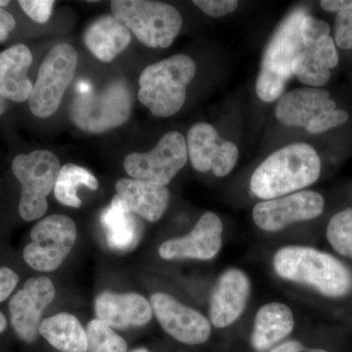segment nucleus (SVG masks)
Instances as JSON below:
<instances>
[{"instance_id":"6e6552de","label":"nucleus","mask_w":352,"mask_h":352,"mask_svg":"<svg viewBox=\"0 0 352 352\" xmlns=\"http://www.w3.org/2000/svg\"><path fill=\"white\" fill-rule=\"evenodd\" d=\"M78 53L68 43H60L44 58L34 82L29 107L36 117L46 119L60 107L67 88L75 76Z\"/></svg>"},{"instance_id":"f257e3e1","label":"nucleus","mask_w":352,"mask_h":352,"mask_svg":"<svg viewBox=\"0 0 352 352\" xmlns=\"http://www.w3.org/2000/svg\"><path fill=\"white\" fill-rule=\"evenodd\" d=\"M321 173V160L312 146L295 143L281 148L259 164L251 178L252 193L272 200L310 186Z\"/></svg>"},{"instance_id":"4c0bfd02","label":"nucleus","mask_w":352,"mask_h":352,"mask_svg":"<svg viewBox=\"0 0 352 352\" xmlns=\"http://www.w3.org/2000/svg\"><path fill=\"white\" fill-rule=\"evenodd\" d=\"M9 3H10V2L6 1V0H0V7H1V8L8 6Z\"/></svg>"},{"instance_id":"c85d7f7f","label":"nucleus","mask_w":352,"mask_h":352,"mask_svg":"<svg viewBox=\"0 0 352 352\" xmlns=\"http://www.w3.org/2000/svg\"><path fill=\"white\" fill-rule=\"evenodd\" d=\"M335 43L342 50H352V10L339 13L336 17Z\"/></svg>"},{"instance_id":"bb28decb","label":"nucleus","mask_w":352,"mask_h":352,"mask_svg":"<svg viewBox=\"0 0 352 352\" xmlns=\"http://www.w3.org/2000/svg\"><path fill=\"white\" fill-rule=\"evenodd\" d=\"M327 239L338 254L352 258V208L333 215L328 224Z\"/></svg>"},{"instance_id":"20e7f679","label":"nucleus","mask_w":352,"mask_h":352,"mask_svg":"<svg viewBox=\"0 0 352 352\" xmlns=\"http://www.w3.org/2000/svg\"><path fill=\"white\" fill-rule=\"evenodd\" d=\"M195 75V62L184 54L150 65L139 78V101L156 117H170L184 105L187 87Z\"/></svg>"},{"instance_id":"2eb2a0df","label":"nucleus","mask_w":352,"mask_h":352,"mask_svg":"<svg viewBox=\"0 0 352 352\" xmlns=\"http://www.w3.org/2000/svg\"><path fill=\"white\" fill-rule=\"evenodd\" d=\"M337 109L327 90L316 87L298 88L282 95L275 108L276 119L287 126L303 127L311 131L317 120Z\"/></svg>"},{"instance_id":"0eeeda50","label":"nucleus","mask_w":352,"mask_h":352,"mask_svg":"<svg viewBox=\"0 0 352 352\" xmlns=\"http://www.w3.org/2000/svg\"><path fill=\"white\" fill-rule=\"evenodd\" d=\"M60 170L59 159L48 150L14 157L12 171L21 184L19 214L25 221H34L45 214L46 198L55 188Z\"/></svg>"},{"instance_id":"7c9ffc66","label":"nucleus","mask_w":352,"mask_h":352,"mask_svg":"<svg viewBox=\"0 0 352 352\" xmlns=\"http://www.w3.org/2000/svg\"><path fill=\"white\" fill-rule=\"evenodd\" d=\"M19 282L15 271L8 267H0V302L6 300Z\"/></svg>"},{"instance_id":"58836bf2","label":"nucleus","mask_w":352,"mask_h":352,"mask_svg":"<svg viewBox=\"0 0 352 352\" xmlns=\"http://www.w3.org/2000/svg\"><path fill=\"white\" fill-rule=\"evenodd\" d=\"M131 352H149L147 351V349H134L133 351H131Z\"/></svg>"},{"instance_id":"c9c22d12","label":"nucleus","mask_w":352,"mask_h":352,"mask_svg":"<svg viewBox=\"0 0 352 352\" xmlns=\"http://www.w3.org/2000/svg\"><path fill=\"white\" fill-rule=\"evenodd\" d=\"M7 109V103L3 97L0 96V116L6 113Z\"/></svg>"},{"instance_id":"f8f14e48","label":"nucleus","mask_w":352,"mask_h":352,"mask_svg":"<svg viewBox=\"0 0 352 352\" xmlns=\"http://www.w3.org/2000/svg\"><path fill=\"white\" fill-rule=\"evenodd\" d=\"M186 144L193 168L200 173L212 170L217 177L229 175L239 157L237 146L222 138L207 122H199L190 129Z\"/></svg>"},{"instance_id":"5701e85b","label":"nucleus","mask_w":352,"mask_h":352,"mask_svg":"<svg viewBox=\"0 0 352 352\" xmlns=\"http://www.w3.org/2000/svg\"><path fill=\"white\" fill-rule=\"evenodd\" d=\"M295 326L292 310L283 303L263 305L256 314L252 346L263 352L288 337Z\"/></svg>"},{"instance_id":"f704fd0d","label":"nucleus","mask_w":352,"mask_h":352,"mask_svg":"<svg viewBox=\"0 0 352 352\" xmlns=\"http://www.w3.org/2000/svg\"><path fill=\"white\" fill-rule=\"evenodd\" d=\"M7 325V322L6 319V316H4L3 314L0 311V333L3 332L6 330Z\"/></svg>"},{"instance_id":"72a5a7b5","label":"nucleus","mask_w":352,"mask_h":352,"mask_svg":"<svg viewBox=\"0 0 352 352\" xmlns=\"http://www.w3.org/2000/svg\"><path fill=\"white\" fill-rule=\"evenodd\" d=\"M305 347L298 340H288L271 349L270 352H302Z\"/></svg>"},{"instance_id":"39448f33","label":"nucleus","mask_w":352,"mask_h":352,"mask_svg":"<svg viewBox=\"0 0 352 352\" xmlns=\"http://www.w3.org/2000/svg\"><path fill=\"white\" fill-rule=\"evenodd\" d=\"M111 9L113 17L147 47H170L182 30V15L175 7L164 2L113 0Z\"/></svg>"},{"instance_id":"2f4dec72","label":"nucleus","mask_w":352,"mask_h":352,"mask_svg":"<svg viewBox=\"0 0 352 352\" xmlns=\"http://www.w3.org/2000/svg\"><path fill=\"white\" fill-rule=\"evenodd\" d=\"M15 27L16 20L12 14L0 7V43L7 41Z\"/></svg>"},{"instance_id":"cd10ccee","label":"nucleus","mask_w":352,"mask_h":352,"mask_svg":"<svg viewBox=\"0 0 352 352\" xmlns=\"http://www.w3.org/2000/svg\"><path fill=\"white\" fill-rule=\"evenodd\" d=\"M18 3L32 20L39 24H44L50 20L54 7L52 0H21Z\"/></svg>"},{"instance_id":"9b49d317","label":"nucleus","mask_w":352,"mask_h":352,"mask_svg":"<svg viewBox=\"0 0 352 352\" xmlns=\"http://www.w3.org/2000/svg\"><path fill=\"white\" fill-rule=\"evenodd\" d=\"M325 201L314 191L259 201L252 210L254 223L268 232L281 230L295 222L316 219L323 214Z\"/></svg>"},{"instance_id":"a211bd4d","label":"nucleus","mask_w":352,"mask_h":352,"mask_svg":"<svg viewBox=\"0 0 352 352\" xmlns=\"http://www.w3.org/2000/svg\"><path fill=\"white\" fill-rule=\"evenodd\" d=\"M94 307L99 320L120 330L144 326L153 316L151 303L136 293L104 292L97 296Z\"/></svg>"},{"instance_id":"e433bc0d","label":"nucleus","mask_w":352,"mask_h":352,"mask_svg":"<svg viewBox=\"0 0 352 352\" xmlns=\"http://www.w3.org/2000/svg\"><path fill=\"white\" fill-rule=\"evenodd\" d=\"M302 352H328L321 349H305Z\"/></svg>"},{"instance_id":"9d476101","label":"nucleus","mask_w":352,"mask_h":352,"mask_svg":"<svg viewBox=\"0 0 352 352\" xmlns=\"http://www.w3.org/2000/svg\"><path fill=\"white\" fill-rule=\"evenodd\" d=\"M188 160L186 140L182 133L164 134L154 149L147 153H131L124 159L127 175L134 179L168 185Z\"/></svg>"},{"instance_id":"393cba45","label":"nucleus","mask_w":352,"mask_h":352,"mask_svg":"<svg viewBox=\"0 0 352 352\" xmlns=\"http://www.w3.org/2000/svg\"><path fill=\"white\" fill-rule=\"evenodd\" d=\"M80 186L97 190L99 182L87 168L75 164H65L60 170L55 184L54 194L57 201L68 207L80 208L82 206V201L78 197Z\"/></svg>"},{"instance_id":"412c9836","label":"nucleus","mask_w":352,"mask_h":352,"mask_svg":"<svg viewBox=\"0 0 352 352\" xmlns=\"http://www.w3.org/2000/svg\"><path fill=\"white\" fill-rule=\"evenodd\" d=\"M101 224L105 231L108 245L118 252H129L140 242L142 222L138 214L126 207L119 196L102 212Z\"/></svg>"},{"instance_id":"b1692460","label":"nucleus","mask_w":352,"mask_h":352,"mask_svg":"<svg viewBox=\"0 0 352 352\" xmlns=\"http://www.w3.org/2000/svg\"><path fill=\"white\" fill-rule=\"evenodd\" d=\"M39 335L61 352H87V336L74 315L62 312L41 321Z\"/></svg>"},{"instance_id":"473e14b6","label":"nucleus","mask_w":352,"mask_h":352,"mask_svg":"<svg viewBox=\"0 0 352 352\" xmlns=\"http://www.w3.org/2000/svg\"><path fill=\"white\" fill-rule=\"evenodd\" d=\"M320 4L328 12L339 14L352 10V0H323Z\"/></svg>"},{"instance_id":"1a4fd4ad","label":"nucleus","mask_w":352,"mask_h":352,"mask_svg":"<svg viewBox=\"0 0 352 352\" xmlns=\"http://www.w3.org/2000/svg\"><path fill=\"white\" fill-rule=\"evenodd\" d=\"M76 239L75 222L66 215L45 217L32 227L31 243L25 245V263L41 272L56 270L73 249Z\"/></svg>"},{"instance_id":"a878e982","label":"nucleus","mask_w":352,"mask_h":352,"mask_svg":"<svg viewBox=\"0 0 352 352\" xmlns=\"http://www.w3.org/2000/svg\"><path fill=\"white\" fill-rule=\"evenodd\" d=\"M87 336V352H127L126 340L98 318L88 323Z\"/></svg>"},{"instance_id":"4468645a","label":"nucleus","mask_w":352,"mask_h":352,"mask_svg":"<svg viewBox=\"0 0 352 352\" xmlns=\"http://www.w3.org/2000/svg\"><path fill=\"white\" fill-rule=\"evenodd\" d=\"M153 311L162 327L178 342L201 344L212 333L210 321L200 312L178 302L164 293L154 294L150 298Z\"/></svg>"},{"instance_id":"aec40b11","label":"nucleus","mask_w":352,"mask_h":352,"mask_svg":"<svg viewBox=\"0 0 352 352\" xmlns=\"http://www.w3.org/2000/svg\"><path fill=\"white\" fill-rule=\"evenodd\" d=\"M32 63V51L23 43L0 53V96L16 103L29 100L34 87L28 76Z\"/></svg>"},{"instance_id":"dca6fc26","label":"nucleus","mask_w":352,"mask_h":352,"mask_svg":"<svg viewBox=\"0 0 352 352\" xmlns=\"http://www.w3.org/2000/svg\"><path fill=\"white\" fill-rule=\"evenodd\" d=\"M221 220L214 212L201 215L193 230L188 235L164 242L160 247V256L164 259L214 258L221 248Z\"/></svg>"},{"instance_id":"4be33fe9","label":"nucleus","mask_w":352,"mask_h":352,"mask_svg":"<svg viewBox=\"0 0 352 352\" xmlns=\"http://www.w3.org/2000/svg\"><path fill=\"white\" fill-rule=\"evenodd\" d=\"M131 41L129 30L113 15L103 16L94 21L83 36L88 50L106 63L112 62L124 52Z\"/></svg>"},{"instance_id":"c756f323","label":"nucleus","mask_w":352,"mask_h":352,"mask_svg":"<svg viewBox=\"0 0 352 352\" xmlns=\"http://www.w3.org/2000/svg\"><path fill=\"white\" fill-rule=\"evenodd\" d=\"M194 4L212 17H223L237 9L238 1L235 0H196Z\"/></svg>"},{"instance_id":"f03ea898","label":"nucleus","mask_w":352,"mask_h":352,"mask_svg":"<svg viewBox=\"0 0 352 352\" xmlns=\"http://www.w3.org/2000/svg\"><path fill=\"white\" fill-rule=\"evenodd\" d=\"M307 14L305 7L296 8L287 16L268 43L256 83L261 100L279 99L289 80L296 76L305 52L302 23Z\"/></svg>"},{"instance_id":"7ed1b4c3","label":"nucleus","mask_w":352,"mask_h":352,"mask_svg":"<svg viewBox=\"0 0 352 352\" xmlns=\"http://www.w3.org/2000/svg\"><path fill=\"white\" fill-rule=\"evenodd\" d=\"M273 265L280 277L307 285L329 298H342L352 291L351 270L335 256L314 248H282Z\"/></svg>"},{"instance_id":"f3484780","label":"nucleus","mask_w":352,"mask_h":352,"mask_svg":"<svg viewBox=\"0 0 352 352\" xmlns=\"http://www.w3.org/2000/svg\"><path fill=\"white\" fill-rule=\"evenodd\" d=\"M251 284L239 270H226L217 280L210 300V317L217 328L230 326L244 311Z\"/></svg>"},{"instance_id":"ddd939ff","label":"nucleus","mask_w":352,"mask_h":352,"mask_svg":"<svg viewBox=\"0 0 352 352\" xmlns=\"http://www.w3.org/2000/svg\"><path fill=\"white\" fill-rule=\"evenodd\" d=\"M55 298V287L47 277H34L9 302L11 324L18 337L28 344L38 339L44 309Z\"/></svg>"},{"instance_id":"423d86ee","label":"nucleus","mask_w":352,"mask_h":352,"mask_svg":"<svg viewBox=\"0 0 352 352\" xmlns=\"http://www.w3.org/2000/svg\"><path fill=\"white\" fill-rule=\"evenodd\" d=\"M131 109L132 97L126 82L116 80L100 91L85 90L76 95L69 116L78 129L99 134L126 124Z\"/></svg>"},{"instance_id":"6ab92c4d","label":"nucleus","mask_w":352,"mask_h":352,"mask_svg":"<svg viewBox=\"0 0 352 352\" xmlns=\"http://www.w3.org/2000/svg\"><path fill=\"white\" fill-rule=\"evenodd\" d=\"M116 191L131 212L148 221L161 219L170 203L166 186L144 180L124 178L116 184Z\"/></svg>"}]
</instances>
